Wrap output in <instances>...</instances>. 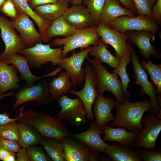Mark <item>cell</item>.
I'll return each mask as SVG.
<instances>
[{
    "label": "cell",
    "mask_w": 161,
    "mask_h": 161,
    "mask_svg": "<svg viewBox=\"0 0 161 161\" xmlns=\"http://www.w3.org/2000/svg\"><path fill=\"white\" fill-rule=\"evenodd\" d=\"M16 153L14 152H11L6 159L5 161H16Z\"/></svg>",
    "instance_id": "cell-48"
},
{
    "label": "cell",
    "mask_w": 161,
    "mask_h": 161,
    "mask_svg": "<svg viewBox=\"0 0 161 161\" xmlns=\"http://www.w3.org/2000/svg\"><path fill=\"white\" fill-rule=\"evenodd\" d=\"M57 100L61 110L56 115L64 123L78 127L86 122V109L79 97L72 99L64 94Z\"/></svg>",
    "instance_id": "cell-6"
},
{
    "label": "cell",
    "mask_w": 161,
    "mask_h": 161,
    "mask_svg": "<svg viewBox=\"0 0 161 161\" xmlns=\"http://www.w3.org/2000/svg\"><path fill=\"white\" fill-rule=\"evenodd\" d=\"M11 152L5 149L0 144V160L5 161Z\"/></svg>",
    "instance_id": "cell-46"
},
{
    "label": "cell",
    "mask_w": 161,
    "mask_h": 161,
    "mask_svg": "<svg viewBox=\"0 0 161 161\" xmlns=\"http://www.w3.org/2000/svg\"><path fill=\"white\" fill-rule=\"evenodd\" d=\"M18 120L32 126L42 137H52L62 141L71 134L63 122L57 117L32 109L23 112Z\"/></svg>",
    "instance_id": "cell-2"
},
{
    "label": "cell",
    "mask_w": 161,
    "mask_h": 161,
    "mask_svg": "<svg viewBox=\"0 0 161 161\" xmlns=\"http://www.w3.org/2000/svg\"><path fill=\"white\" fill-rule=\"evenodd\" d=\"M92 48L90 46L77 53L73 50L72 55L62 58L59 64L67 72L74 86L81 84L85 80V68H82V65Z\"/></svg>",
    "instance_id": "cell-13"
},
{
    "label": "cell",
    "mask_w": 161,
    "mask_h": 161,
    "mask_svg": "<svg viewBox=\"0 0 161 161\" xmlns=\"http://www.w3.org/2000/svg\"><path fill=\"white\" fill-rule=\"evenodd\" d=\"M67 22L76 30L97 25L86 8L81 5H72L63 15Z\"/></svg>",
    "instance_id": "cell-20"
},
{
    "label": "cell",
    "mask_w": 161,
    "mask_h": 161,
    "mask_svg": "<svg viewBox=\"0 0 161 161\" xmlns=\"http://www.w3.org/2000/svg\"><path fill=\"white\" fill-rule=\"evenodd\" d=\"M64 161H102L99 151L81 142L68 137L62 141Z\"/></svg>",
    "instance_id": "cell-9"
},
{
    "label": "cell",
    "mask_w": 161,
    "mask_h": 161,
    "mask_svg": "<svg viewBox=\"0 0 161 161\" xmlns=\"http://www.w3.org/2000/svg\"><path fill=\"white\" fill-rule=\"evenodd\" d=\"M108 46L100 40L97 45L92 46L89 53L91 56L99 59L101 62H105L114 68L118 65L120 60L110 53L107 48Z\"/></svg>",
    "instance_id": "cell-31"
},
{
    "label": "cell",
    "mask_w": 161,
    "mask_h": 161,
    "mask_svg": "<svg viewBox=\"0 0 161 161\" xmlns=\"http://www.w3.org/2000/svg\"><path fill=\"white\" fill-rule=\"evenodd\" d=\"M68 8V3L63 0L38 6L33 10L40 17L52 21L62 16Z\"/></svg>",
    "instance_id": "cell-25"
},
{
    "label": "cell",
    "mask_w": 161,
    "mask_h": 161,
    "mask_svg": "<svg viewBox=\"0 0 161 161\" xmlns=\"http://www.w3.org/2000/svg\"><path fill=\"white\" fill-rule=\"evenodd\" d=\"M72 85L66 71L60 73L58 77L53 79L48 85L50 92L54 100H57L64 94H67Z\"/></svg>",
    "instance_id": "cell-28"
},
{
    "label": "cell",
    "mask_w": 161,
    "mask_h": 161,
    "mask_svg": "<svg viewBox=\"0 0 161 161\" xmlns=\"http://www.w3.org/2000/svg\"><path fill=\"white\" fill-rule=\"evenodd\" d=\"M141 124L143 129L140 131L134 147L155 148L156 140L161 131V119L150 113L143 114Z\"/></svg>",
    "instance_id": "cell-12"
},
{
    "label": "cell",
    "mask_w": 161,
    "mask_h": 161,
    "mask_svg": "<svg viewBox=\"0 0 161 161\" xmlns=\"http://www.w3.org/2000/svg\"><path fill=\"white\" fill-rule=\"evenodd\" d=\"M54 161H64L62 141L52 137H42L40 144Z\"/></svg>",
    "instance_id": "cell-30"
},
{
    "label": "cell",
    "mask_w": 161,
    "mask_h": 161,
    "mask_svg": "<svg viewBox=\"0 0 161 161\" xmlns=\"http://www.w3.org/2000/svg\"><path fill=\"white\" fill-rule=\"evenodd\" d=\"M106 0H83V3L86 6V8L95 21L100 22L102 10Z\"/></svg>",
    "instance_id": "cell-34"
},
{
    "label": "cell",
    "mask_w": 161,
    "mask_h": 161,
    "mask_svg": "<svg viewBox=\"0 0 161 161\" xmlns=\"http://www.w3.org/2000/svg\"><path fill=\"white\" fill-rule=\"evenodd\" d=\"M19 132L18 141L21 147L26 148L32 145L40 144L42 136L33 126L20 122L17 123Z\"/></svg>",
    "instance_id": "cell-26"
},
{
    "label": "cell",
    "mask_w": 161,
    "mask_h": 161,
    "mask_svg": "<svg viewBox=\"0 0 161 161\" xmlns=\"http://www.w3.org/2000/svg\"><path fill=\"white\" fill-rule=\"evenodd\" d=\"M124 33L127 35L128 43L135 45L144 58H149L152 56L154 58L160 59V52L150 42L152 38L154 41L156 33L147 30H129Z\"/></svg>",
    "instance_id": "cell-16"
},
{
    "label": "cell",
    "mask_w": 161,
    "mask_h": 161,
    "mask_svg": "<svg viewBox=\"0 0 161 161\" xmlns=\"http://www.w3.org/2000/svg\"><path fill=\"white\" fill-rule=\"evenodd\" d=\"M85 68V82L84 87L78 91L71 89L69 92L78 96L86 108V117L89 120H93L94 118L92 111V106L98 93L96 89V80L92 67L86 64Z\"/></svg>",
    "instance_id": "cell-14"
},
{
    "label": "cell",
    "mask_w": 161,
    "mask_h": 161,
    "mask_svg": "<svg viewBox=\"0 0 161 161\" xmlns=\"http://www.w3.org/2000/svg\"><path fill=\"white\" fill-rule=\"evenodd\" d=\"M100 40L97 25L77 30L69 36L54 38L52 43L56 46L63 45L62 54L63 58H65L67 57V54L70 51L78 48L81 51L91 45H97Z\"/></svg>",
    "instance_id": "cell-4"
},
{
    "label": "cell",
    "mask_w": 161,
    "mask_h": 161,
    "mask_svg": "<svg viewBox=\"0 0 161 161\" xmlns=\"http://www.w3.org/2000/svg\"><path fill=\"white\" fill-rule=\"evenodd\" d=\"M155 116L157 118L161 119V109L160 110L157 114Z\"/></svg>",
    "instance_id": "cell-49"
},
{
    "label": "cell",
    "mask_w": 161,
    "mask_h": 161,
    "mask_svg": "<svg viewBox=\"0 0 161 161\" xmlns=\"http://www.w3.org/2000/svg\"><path fill=\"white\" fill-rule=\"evenodd\" d=\"M16 154V161H30L26 148L21 147Z\"/></svg>",
    "instance_id": "cell-44"
},
{
    "label": "cell",
    "mask_w": 161,
    "mask_h": 161,
    "mask_svg": "<svg viewBox=\"0 0 161 161\" xmlns=\"http://www.w3.org/2000/svg\"><path fill=\"white\" fill-rule=\"evenodd\" d=\"M0 12L11 18L12 20L16 19L19 13L13 0H7L1 8Z\"/></svg>",
    "instance_id": "cell-40"
},
{
    "label": "cell",
    "mask_w": 161,
    "mask_h": 161,
    "mask_svg": "<svg viewBox=\"0 0 161 161\" xmlns=\"http://www.w3.org/2000/svg\"><path fill=\"white\" fill-rule=\"evenodd\" d=\"M100 129L104 135L103 141H115L122 146L132 149L140 132L139 130L129 131L123 127H112L108 123Z\"/></svg>",
    "instance_id": "cell-19"
},
{
    "label": "cell",
    "mask_w": 161,
    "mask_h": 161,
    "mask_svg": "<svg viewBox=\"0 0 161 161\" xmlns=\"http://www.w3.org/2000/svg\"><path fill=\"white\" fill-rule=\"evenodd\" d=\"M120 3L118 0H106L101 12L99 23L109 26L111 22L120 17L135 16L132 11L121 5Z\"/></svg>",
    "instance_id": "cell-24"
},
{
    "label": "cell",
    "mask_w": 161,
    "mask_h": 161,
    "mask_svg": "<svg viewBox=\"0 0 161 161\" xmlns=\"http://www.w3.org/2000/svg\"><path fill=\"white\" fill-rule=\"evenodd\" d=\"M11 21L27 48L32 47L37 43L43 42L40 32L35 29L33 21L26 14L20 13L18 16Z\"/></svg>",
    "instance_id": "cell-17"
},
{
    "label": "cell",
    "mask_w": 161,
    "mask_h": 161,
    "mask_svg": "<svg viewBox=\"0 0 161 161\" xmlns=\"http://www.w3.org/2000/svg\"><path fill=\"white\" fill-rule=\"evenodd\" d=\"M138 156L144 161H161V150L145 147L137 148L136 150Z\"/></svg>",
    "instance_id": "cell-36"
},
{
    "label": "cell",
    "mask_w": 161,
    "mask_h": 161,
    "mask_svg": "<svg viewBox=\"0 0 161 161\" xmlns=\"http://www.w3.org/2000/svg\"><path fill=\"white\" fill-rule=\"evenodd\" d=\"M20 88L14 95L16 99L14 108L29 101H35L37 105L41 106L49 104L55 100L50 92L47 82L44 78L39 79L35 85L30 86L23 85Z\"/></svg>",
    "instance_id": "cell-7"
},
{
    "label": "cell",
    "mask_w": 161,
    "mask_h": 161,
    "mask_svg": "<svg viewBox=\"0 0 161 161\" xmlns=\"http://www.w3.org/2000/svg\"><path fill=\"white\" fill-rule=\"evenodd\" d=\"M141 64L145 70L148 71L153 83L156 86L157 93L159 95H161V64L156 65L152 63L150 60L148 61L147 62L143 60Z\"/></svg>",
    "instance_id": "cell-33"
},
{
    "label": "cell",
    "mask_w": 161,
    "mask_h": 161,
    "mask_svg": "<svg viewBox=\"0 0 161 161\" xmlns=\"http://www.w3.org/2000/svg\"><path fill=\"white\" fill-rule=\"evenodd\" d=\"M53 44H44L37 43L31 47L24 49L20 53L26 57L29 61L28 66L31 69L40 68L42 64L50 62L53 65H59L63 58L62 47L52 48Z\"/></svg>",
    "instance_id": "cell-5"
},
{
    "label": "cell",
    "mask_w": 161,
    "mask_h": 161,
    "mask_svg": "<svg viewBox=\"0 0 161 161\" xmlns=\"http://www.w3.org/2000/svg\"><path fill=\"white\" fill-rule=\"evenodd\" d=\"M63 0H26L29 6L32 10L38 6Z\"/></svg>",
    "instance_id": "cell-43"
},
{
    "label": "cell",
    "mask_w": 161,
    "mask_h": 161,
    "mask_svg": "<svg viewBox=\"0 0 161 161\" xmlns=\"http://www.w3.org/2000/svg\"><path fill=\"white\" fill-rule=\"evenodd\" d=\"M0 144L5 149L12 152L17 153L21 148L18 141L8 140L0 137Z\"/></svg>",
    "instance_id": "cell-41"
},
{
    "label": "cell",
    "mask_w": 161,
    "mask_h": 161,
    "mask_svg": "<svg viewBox=\"0 0 161 161\" xmlns=\"http://www.w3.org/2000/svg\"><path fill=\"white\" fill-rule=\"evenodd\" d=\"M106 153L113 161H143L136 150L122 146L117 143L108 145Z\"/></svg>",
    "instance_id": "cell-27"
},
{
    "label": "cell",
    "mask_w": 161,
    "mask_h": 161,
    "mask_svg": "<svg viewBox=\"0 0 161 161\" xmlns=\"http://www.w3.org/2000/svg\"><path fill=\"white\" fill-rule=\"evenodd\" d=\"M131 51L124 55L120 60L118 65L112 71L120 76L123 90L127 94H128L127 88L129 87L128 83L130 80L126 72V67L131 61Z\"/></svg>",
    "instance_id": "cell-32"
},
{
    "label": "cell",
    "mask_w": 161,
    "mask_h": 161,
    "mask_svg": "<svg viewBox=\"0 0 161 161\" xmlns=\"http://www.w3.org/2000/svg\"><path fill=\"white\" fill-rule=\"evenodd\" d=\"M8 64L14 65L20 73L19 78L24 80L28 86L34 85L37 80L44 77L54 76L60 72L62 68L59 67L52 72L42 76H37L32 74L30 70L27 58L20 54H13L4 61Z\"/></svg>",
    "instance_id": "cell-18"
},
{
    "label": "cell",
    "mask_w": 161,
    "mask_h": 161,
    "mask_svg": "<svg viewBox=\"0 0 161 161\" xmlns=\"http://www.w3.org/2000/svg\"><path fill=\"white\" fill-rule=\"evenodd\" d=\"M7 0H0V9Z\"/></svg>",
    "instance_id": "cell-50"
},
{
    "label": "cell",
    "mask_w": 161,
    "mask_h": 161,
    "mask_svg": "<svg viewBox=\"0 0 161 161\" xmlns=\"http://www.w3.org/2000/svg\"><path fill=\"white\" fill-rule=\"evenodd\" d=\"M14 92H6L3 94H0V100L4 97L14 96ZM24 107V106L20 108L19 114L15 118H10L8 114L5 112H4L2 114L0 113V126L9 123L16 122L18 120L19 117L22 114Z\"/></svg>",
    "instance_id": "cell-39"
},
{
    "label": "cell",
    "mask_w": 161,
    "mask_h": 161,
    "mask_svg": "<svg viewBox=\"0 0 161 161\" xmlns=\"http://www.w3.org/2000/svg\"><path fill=\"white\" fill-rule=\"evenodd\" d=\"M0 137L8 140L18 141L19 132L17 123L14 122L0 126Z\"/></svg>",
    "instance_id": "cell-37"
},
{
    "label": "cell",
    "mask_w": 161,
    "mask_h": 161,
    "mask_svg": "<svg viewBox=\"0 0 161 161\" xmlns=\"http://www.w3.org/2000/svg\"><path fill=\"white\" fill-rule=\"evenodd\" d=\"M129 96L123 104L116 101V115L110 125L112 127H123L131 131H140L143 129L141 119L144 113L151 110L150 100L142 99L131 102L129 100Z\"/></svg>",
    "instance_id": "cell-1"
},
{
    "label": "cell",
    "mask_w": 161,
    "mask_h": 161,
    "mask_svg": "<svg viewBox=\"0 0 161 161\" xmlns=\"http://www.w3.org/2000/svg\"><path fill=\"white\" fill-rule=\"evenodd\" d=\"M97 24L101 40L105 44H109L113 47L116 52V57L119 59L131 51V46L126 42L127 36L125 33L99 22Z\"/></svg>",
    "instance_id": "cell-15"
},
{
    "label": "cell",
    "mask_w": 161,
    "mask_h": 161,
    "mask_svg": "<svg viewBox=\"0 0 161 161\" xmlns=\"http://www.w3.org/2000/svg\"><path fill=\"white\" fill-rule=\"evenodd\" d=\"M39 145H31L26 148L30 161H51L52 159Z\"/></svg>",
    "instance_id": "cell-35"
},
{
    "label": "cell",
    "mask_w": 161,
    "mask_h": 161,
    "mask_svg": "<svg viewBox=\"0 0 161 161\" xmlns=\"http://www.w3.org/2000/svg\"><path fill=\"white\" fill-rule=\"evenodd\" d=\"M76 30L67 22L62 16L52 21L48 27L46 35L49 41L56 36L66 38L72 35Z\"/></svg>",
    "instance_id": "cell-29"
},
{
    "label": "cell",
    "mask_w": 161,
    "mask_h": 161,
    "mask_svg": "<svg viewBox=\"0 0 161 161\" xmlns=\"http://www.w3.org/2000/svg\"><path fill=\"white\" fill-rule=\"evenodd\" d=\"M131 52V61L133 65L134 75L133 76L134 83L141 86L140 95L147 94L149 97L151 105L150 114L155 116L161 109L158 103L156 90L151 82H149L146 72L140 63L138 57L134 49L130 47Z\"/></svg>",
    "instance_id": "cell-8"
},
{
    "label": "cell",
    "mask_w": 161,
    "mask_h": 161,
    "mask_svg": "<svg viewBox=\"0 0 161 161\" xmlns=\"http://www.w3.org/2000/svg\"><path fill=\"white\" fill-rule=\"evenodd\" d=\"M109 26L122 33L129 30H147L156 33L160 30L159 26L151 17L145 15L122 16Z\"/></svg>",
    "instance_id": "cell-11"
},
{
    "label": "cell",
    "mask_w": 161,
    "mask_h": 161,
    "mask_svg": "<svg viewBox=\"0 0 161 161\" xmlns=\"http://www.w3.org/2000/svg\"><path fill=\"white\" fill-rule=\"evenodd\" d=\"M83 0H64L68 4H71L72 5H82Z\"/></svg>",
    "instance_id": "cell-47"
},
{
    "label": "cell",
    "mask_w": 161,
    "mask_h": 161,
    "mask_svg": "<svg viewBox=\"0 0 161 161\" xmlns=\"http://www.w3.org/2000/svg\"><path fill=\"white\" fill-rule=\"evenodd\" d=\"M138 15L151 16L152 8L158 0H131Z\"/></svg>",
    "instance_id": "cell-38"
},
{
    "label": "cell",
    "mask_w": 161,
    "mask_h": 161,
    "mask_svg": "<svg viewBox=\"0 0 161 161\" xmlns=\"http://www.w3.org/2000/svg\"><path fill=\"white\" fill-rule=\"evenodd\" d=\"M87 59L92 65L96 80L97 92L103 95L105 92H110L114 95L116 101L123 104L126 97L130 94H127L123 91L121 82L117 74L109 72L99 59L95 58L93 60L88 58Z\"/></svg>",
    "instance_id": "cell-3"
},
{
    "label": "cell",
    "mask_w": 161,
    "mask_h": 161,
    "mask_svg": "<svg viewBox=\"0 0 161 161\" xmlns=\"http://www.w3.org/2000/svg\"><path fill=\"white\" fill-rule=\"evenodd\" d=\"M123 6L132 11L134 13L137 14L134 5L131 0H118Z\"/></svg>",
    "instance_id": "cell-45"
},
{
    "label": "cell",
    "mask_w": 161,
    "mask_h": 161,
    "mask_svg": "<svg viewBox=\"0 0 161 161\" xmlns=\"http://www.w3.org/2000/svg\"><path fill=\"white\" fill-rule=\"evenodd\" d=\"M1 35L5 44V49L0 55V61H4L11 55L20 54L27 48L16 32L11 21L0 14Z\"/></svg>",
    "instance_id": "cell-10"
},
{
    "label": "cell",
    "mask_w": 161,
    "mask_h": 161,
    "mask_svg": "<svg viewBox=\"0 0 161 161\" xmlns=\"http://www.w3.org/2000/svg\"><path fill=\"white\" fill-rule=\"evenodd\" d=\"M101 134H103V132L98 128L96 123L94 122L90 124L89 128L86 131L80 133H71L70 135L90 148L106 154V150L109 144L102 139Z\"/></svg>",
    "instance_id": "cell-21"
},
{
    "label": "cell",
    "mask_w": 161,
    "mask_h": 161,
    "mask_svg": "<svg viewBox=\"0 0 161 161\" xmlns=\"http://www.w3.org/2000/svg\"><path fill=\"white\" fill-rule=\"evenodd\" d=\"M151 16L159 26H161V0H158L152 8Z\"/></svg>",
    "instance_id": "cell-42"
},
{
    "label": "cell",
    "mask_w": 161,
    "mask_h": 161,
    "mask_svg": "<svg viewBox=\"0 0 161 161\" xmlns=\"http://www.w3.org/2000/svg\"><path fill=\"white\" fill-rule=\"evenodd\" d=\"M116 104L114 99L104 97L98 93L93 105L94 115L98 129H100L104 125L114 120V116L112 111Z\"/></svg>",
    "instance_id": "cell-22"
},
{
    "label": "cell",
    "mask_w": 161,
    "mask_h": 161,
    "mask_svg": "<svg viewBox=\"0 0 161 161\" xmlns=\"http://www.w3.org/2000/svg\"><path fill=\"white\" fill-rule=\"evenodd\" d=\"M19 72L13 64L10 66L4 61H0V94L20 88L21 85L18 83L21 82L17 76Z\"/></svg>",
    "instance_id": "cell-23"
}]
</instances>
